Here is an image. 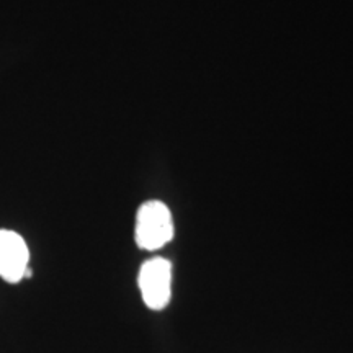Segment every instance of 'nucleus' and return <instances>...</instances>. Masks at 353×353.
<instances>
[{"instance_id": "1", "label": "nucleus", "mask_w": 353, "mask_h": 353, "mask_svg": "<svg viewBox=\"0 0 353 353\" xmlns=\"http://www.w3.org/2000/svg\"><path fill=\"white\" fill-rule=\"evenodd\" d=\"M136 244L139 249L157 250L174 237L170 210L162 201H145L136 214Z\"/></svg>"}, {"instance_id": "2", "label": "nucleus", "mask_w": 353, "mask_h": 353, "mask_svg": "<svg viewBox=\"0 0 353 353\" xmlns=\"http://www.w3.org/2000/svg\"><path fill=\"white\" fill-rule=\"evenodd\" d=\"M138 283L145 306L152 311H162L170 301L172 265L167 259L154 257L143 263Z\"/></svg>"}, {"instance_id": "3", "label": "nucleus", "mask_w": 353, "mask_h": 353, "mask_svg": "<svg viewBox=\"0 0 353 353\" xmlns=\"http://www.w3.org/2000/svg\"><path fill=\"white\" fill-rule=\"evenodd\" d=\"M30 262V250L19 232L0 229V276L7 283L23 280Z\"/></svg>"}, {"instance_id": "4", "label": "nucleus", "mask_w": 353, "mask_h": 353, "mask_svg": "<svg viewBox=\"0 0 353 353\" xmlns=\"http://www.w3.org/2000/svg\"><path fill=\"white\" fill-rule=\"evenodd\" d=\"M33 276V270H32V268H26V272H25V276L23 278H32Z\"/></svg>"}]
</instances>
